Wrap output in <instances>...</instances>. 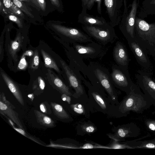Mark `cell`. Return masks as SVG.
<instances>
[{
	"mask_svg": "<svg viewBox=\"0 0 155 155\" xmlns=\"http://www.w3.org/2000/svg\"><path fill=\"white\" fill-rule=\"evenodd\" d=\"M151 105L140 87L136 85L122 101L119 109L123 114H127L130 111L142 113Z\"/></svg>",
	"mask_w": 155,
	"mask_h": 155,
	"instance_id": "cell-1",
	"label": "cell"
},
{
	"mask_svg": "<svg viewBox=\"0 0 155 155\" xmlns=\"http://www.w3.org/2000/svg\"><path fill=\"white\" fill-rule=\"evenodd\" d=\"M88 66L93 76L92 84L105 90L113 100L115 99L116 93L108 70L94 62H90Z\"/></svg>",
	"mask_w": 155,
	"mask_h": 155,
	"instance_id": "cell-2",
	"label": "cell"
},
{
	"mask_svg": "<svg viewBox=\"0 0 155 155\" xmlns=\"http://www.w3.org/2000/svg\"><path fill=\"white\" fill-rule=\"evenodd\" d=\"M136 22L135 39L148 51L155 47V24H149L143 20L138 19Z\"/></svg>",
	"mask_w": 155,
	"mask_h": 155,
	"instance_id": "cell-3",
	"label": "cell"
},
{
	"mask_svg": "<svg viewBox=\"0 0 155 155\" xmlns=\"http://www.w3.org/2000/svg\"><path fill=\"white\" fill-rule=\"evenodd\" d=\"M82 28L90 37L104 46L113 43L118 38L114 27L109 23L99 26L83 25Z\"/></svg>",
	"mask_w": 155,
	"mask_h": 155,
	"instance_id": "cell-4",
	"label": "cell"
},
{
	"mask_svg": "<svg viewBox=\"0 0 155 155\" xmlns=\"http://www.w3.org/2000/svg\"><path fill=\"white\" fill-rule=\"evenodd\" d=\"M110 79L114 85L129 94L136 84L130 78L128 70L117 64H113L110 74Z\"/></svg>",
	"mask_w": 155,
	"mask_h": 155,
	"instance_id": "cell-5",
	"label": "cell"
},
{
	"mask_svg": "<svg viewBox=\"0 0 155 155\" xmlns=\"http://www.w3.org/2000/svg\"><path fill=\"white\" fill-rule=\"evenodd\" d=\"M51 25L54 30L70 43L83 44L93 41L87 34L78 28L55 23H52Z\"/></svg>",
	"mask_w": 155,
	"mask_h": 155,
	"instance_id": "cell-6",
	"label": "cell"
},
{
	"mask_svg": "<svg viewBox=\"0 0 155 155\" xmlns=\"http://www.w3.org/2000/svg\"><path fill=\"white\" fill-rule=\"evenodd\" d=\"M73 45L75 50L82 58H100L107 50L105 46L93 41L85 45L76 43Z\"/></svg>",
	"mask_w": 155,
	"mask_h": 155,
	"instance_id": "cell-7",
	"label": "cell"
},
{
	"mask_svg": "<svg viewBox=\"0 0 155 155\" xmlns=\"http://www.w3.org/2000/svg\"><path fill=\"white\" fill-rule=\"evenodd\" d=\"M135 77L138 87L152 105L155 106V80L144 71L138 70Z\"/></svg>",
	"mask_w": 155,
	"mask_h": 155,
	"instance_id": "cell-8",
	"label": "cell"
},
{
	"mask_svg": "<svg viewBox=\"0 0 155 155\" xmlns=\"http://www.w3.org/2000/svg\"><path fill=\"white\" fill-rule=\"evenodd\" d=\"M127 40L138 63L144 71L150 74L152 69V66L148 55L147 50L140 45L135 38Z\"/></svg>",
	"mask_w": 155,
	"mask_h": 155,
	"instance_id": "cell-9",
	"label": "cell"
},
{
	"mask_svg": "<svg viewBox=\"0 0 155 155\" xmlns=\"http://www.w3.org/2000/svg\"><path fill=\"white\" fill-rule=\"evenodd\" d=\"M137 9L136 0H134L128 15L124 12L119 28L127 40L135 38V19Z\"/></svg>",
	"mask_w": 155,
	"mask_h": 155,
	"instance_id": "cell-10",
	"label": "cell"
},
{
	"mask_svg": "<svg viewBox=\"0 0 155 155\" xmlns=\"http://www.w3.org/2000/svg\"><path fill=\"white\" fill-rule=\"evenodd\" d=\"M60 61L70 86L75 90V92L72 96L77 98L80 97L84 94L85 91L82 84V81L64 61L61 59Z\"/></svg>",
	"mask_w": 155,
	"mask_h": 155,
	"instance_id": "cell-11",
	"label": "cell"
},
{
	"mask_svg": "<svg viewBox=\"0 0 155 155\" xmlns=\"http://www.w3.org/2000/svg\"><path fill=\"white\" fill-rule=\"evenodd\" d=\"M123 0H104V3L110 22L114 27L118 25L120 21V9Z\"/></svg>",
	"mask_w": 155,
	"mask_h": 155,
	"instance_id": "cell-12",
	"label": "cell"
},
{
	"mask_svg": "<svg viewBox=\"0 0 155 155\" xmlns=\"http://www.w3.org/2000/svg\"><path fill=\"white\" fill-rule=\"evenodd\" d=\"M15 108L13 105L7 100L5 94L3 92L1 93L0 95V113L10 119L19 128L23 129V125L18 117V114L14 110Z\"/></svg>",
	"mask_w": 155,
	"mask_h": 155,
	"instance_id": "cell-13",
	"label": "cell"
},
{
	"mask_svg": "<svg viewBox=\"0 0 155 155\" xmlns=\"http://www.w3.org/2000/svg\"><path fill=\"white\" fill-rule=\"evenodd\" d=\"M113 56L117 64L128 69L130 60L126 48L122 42H116L113 48Z\"/></svg>",
	"mask_w": 155,
	"mask_h": 155,
	"instance_id": "cell-14",
	"label": "cell"
},
{
	"mask_svg": "<svg viewBox=\"0 0 155 155\" xmlns=\"http://www.w3.org/2000/svg\"><path fill=\"white\" fill-rule=\"evenodd\" d=\"M82 7L81 12L78 17V22L83 25L99 26L109 23L103 17L94 16L88 14L87 6Z\"/></svg>",
	"mask_w": 155,
	"mask_h": 155,
	"instance_id": "cell-15",
	"label": "cell"
},
{
	"mask_svg": "<svg viewBox=\"0 0 155 155\" xmlns=\"http://www.w3.org/2000/svg\"><path fill=\"white\" fill-rule=\"evenodd\" d=\"M1 74L7 85L16 100L22 105L24 106L25 103L23 96L17 84L2 70L1 71Z\"/></svg>",
	"mask_w": 155,
	"mask_h": 155,
	"instance_id": "cell-16",
	"label": "cell"
},
{
	"mask_svg": "<svg viewBox=\"0 0 155 155\" xmlns=\"http://www.w3.org/2000/svg\"><path fill=\"white\" fill-rule=\"evenodd\" d=\"M140 132L139 128L135 124H132L119 128L116 135L119 138L136 137L138 135Z\"/></svg>",
	"mask_w": 155,
	"mask_h": 155,
	"instance_id": "cell-17",
	"label": "cell"
},
{
	"mask_svg": "<svg viewBox=\"0 0 155 155\" xmlns=\"http://www.w3.org/2000/svg\"><path fill=\"white\" fill-rule=\"evenodd\" d=\"M50 79L54 85L62 93L72 95L69 87L50 69L48 70Z\"/></svg>",
	"mask_w": 155,
	"mask_h": 155,
	"instance_id": "cell-18",
	"label": "cell"
},
{
	"mask_svg": "<svg viewBox=\"0 0 155 155\" xmlns=\"http://www.w3.org/2000/svg\"><path fill=\"white\" fill-rule=\"evenodd\" d=\"M24 38L23 37L21 36L20 33H18L15 40L11 41L8 47L9 53L15 60L16 59L17 52L22 46Z\"/></svg>",
	"mask_w": 155,
	"mask_h": 155,
	"instance_id": "cell-19",
	"label": "cell"
},
{
	"mask_svg": "<svg viewBox=\"0 0 155 155\" xmlns=\"http://www.w3.org/2000/svg\"><path fill=\"white\" fill-rule=\"evenodd\" d=\"M34 111L37 122L39 124L49 127H53L55 126L54 121L44 113L36 110Z\"/></svg>",
	"mask_w": 155,
	"mask_h": 155,
	"instance_id": "cell-20",
	"label": "cell"
},
{
	"mask_svg": "<svg viewBox=\"0 0 155 155\" xmlns=\"http://www.w3.org/2000/svg\"><path fill=\"white\" fill-rule=\"evenodd\" d=\"M50 105L54 114L58 117L61 119L69 118V115L60 104L53 102H51Z\"/></svg>",
	"mask_w": 155,
	"mask_h": 155,
	"instance_id": "cell-21",
	"label": "cell"
},
{
	"mask_svg": "<svg viewBox=\"0 0 155 155\" xmlns=\"http://www.w3.org/2000/svg\"><path fill=\"white\" fill-rule=\"evenodd\" d=\"M4 5L8 10L13 14L21 18H24L25 16L22 11L11 0H3Z\"/></svg>",
	"mask_w": 155,
	"mask_h": 155,
	"instance_id": "cell-22",
	"label": "cell"
},
{
	"mask_svg": "<svg viewBox=\"0 0 155 155\" xmlns=\"http://www.w3.org/2000/svg\"><path fill=\"white\" fill-rule=\"evenodd\" d=\"M41 52L43 57L45 65L47 68H53L58 72L60 71L57 64L52 57L43 49L41 50Z\"/></svg>",
	"mask_w": 155,
	"mask_h": 155,
	"instance_id": "cell-23",
	"label": "cell"
},
{
	"mask_svg": "<svg viewBox=\"0 0 155 155\" xmlns=\"http://www.w3.org/2000/svg\"><path fill=\"white\" fill-rule=\"evenodd\" d=\"M22 11L28 16L34 18V16L28 9L26 6L19 0H11Z\"/></svg>",
	"mask_w": 155,
	"mask_h": 155,
	"instance_id": "cell-24",
	"label": "cell"
},
{
	"mask_svg": "<svg viewBox=\"0 0 155 155\" xmlns=\"http://www.w3.org/2000/svg\"><path fill=\"white\" fill-rule=\"evenodd\" d=\"M39 64V58L38 51L37 50H36L30 62L31 67L33 69H37L38 68Z\"/></svg>",
	"mask_w": 155,
	"mask_h": 155,
	"instance_id": "cell-25",
	"label": "cell"
},
{
	"mask_svg": "<svg viewBox=\"0 0 155 155\" xmlns=\"http://www.w3.org/2000/svg\"><path fill=\"white\" fill-rule=\"evenodd\" d=\"M13 127L16 131L21 134H22V135H24V136L39 144L43 145V144H42V143L41 142V141L38 140L37 138H36V137H34L32 136V135H30L29 134H27L25 131L23 129L19 128H17L14 127V126H13Z\"/></svg>",
	"mask_w": 155,
	"mask_h": 155,
	"instance_id": "cell-26",
	"label": "cell"
},
{
	"mask_svg": "<svg viewBox=\"0 0 155 155\" xmlns=\"http://www.w3.org/2000/svg\"><path fill=\"white\" fill-rule=\"evenodd\" d=\"M102 0H89L87 5V9L91 10L95 3L97 4V10L98 13L100 14H101V3Z\"/></svg>",
	"mask_w": 155,
	"mask_h": 155,
	"instance_id": "cell-27",
	"label": "cell"
},
{
	"mask_svg": "<svg viewBox=\"0 0 155 155\" xmlns=\"http://www.w3.org/2000/svg\"><path fill=\"white\" fill-rule=\"evenodd\" d=\"M8 19L11 21L16 23L20 28L23 27V23L22 19L19 16L13 14H9L8 16Z\"/></svg>",
	"mask_w": 155,
	"mask_h": 155,
	"instance_id": "cell-28",
	"label": "cell"
},
{
	"mask_svg": "<svg viewBox=\"0 0 155 155\" xmlns=\"http://www.w3.org/2000/svg\"><path fill=\"white\" fill-rule=\"evenodd\" d=\"M51 106L47 102H42L40 105V108L41 111L44 114H48L51 113Z\"/></svg>",
	"mask_w": 155,
	"mask_h": 155,
	"instance_id": "cell-29",
	"label": "cell"
},
{
	"mask_svg": "<svg viewBox=\"0 0 155 155\" xmlns=\"http://www.w3.org/2000/svg\"><path fill=\"white\" fill-rule=\"evenodd\" d=\"M71 109L75 113L83 114L85 113V110L83 106L81 104L77 103L70 105Z\"/></svg>",
	"mask_w": 155,
	"mask_h": 155,
	"instance_id": "cell-30",
	"label": "cell"
},
{
	"mask_svg": "<svg viewBox=\"0 0 155 155\" xmlns=\"http://www.w3.org/2000/svg\"><path fill=\"white\" fill-rule=\"evenodd\" d=\"M25 54L24 53L23 54L18 64V68L21 70L25 69L27 66V63L25 59Z\"/></svg>",
	"mask_w": 155,
	"mask_h": 155,
	"instance_id": "cell-31",
	"label": "cell"
},
{
	"mask_svg": "<svg viewBox=\"0 0 155 155\" xmlns=\"http://www.w3.org/2000/svg\"><path fill=\"white\" fill-rule=\"evenodd\" d=\"M82 128L84 132L87 133H93L96 130L95 127L91 125H84Z\"/></svg>",
	"mask_w": 155,
	"mask_h": 155,
	"instance_id": "cell-32",
	"label": "cell"
},
{
	"mask_svg": "<svg viewBox=\"0 0 155 155\" xmlns=\"http://www.w3.org/2000/svg\"><path fill=\"white\" fill-rule=\"evenodd\" d=\"M51 4L58 9H61L62 10V7L61 2V0H50Z\"/></svg>",
	"mask_w": 155,
	"mask_h": 155,
	"instance_id": "cell-33",
	"label": "cell"
},
{
	"mask_svg": "<svg viewBox=\"0 0 155 155\" xmlns=\"http://www.w3.org/2000/svg\"><path fill=\"white\" fill-rule=\"evenodd\" d=\"M38 3L40 8L43 11L45 10L46 3L45 0H36Z\"/></svg>",
	"mask_w": 155,
	"mask_h": 155,
	"instance_id": "cell-34",
	"label": "cell"
},
{
	"mask_svg": "<svg viewBox=\"0 0 155 155\" xmlns=\"http://www.w3.org/2000/svg\"><path fill=\"white\" fill-rule=\"evenodd\" d=\"M38 82L40 88L41 90H44L45 87V83L44 80L41 77H38Z\"/></svg>",
	"mask_w": 155,
	"mask_h": 155,
	"instance_id": "cell-35",
	"label": "cell"
},
{
	"mask_svg": "<svg viewBox=\"0 0 155 155\" xmlns=\"http://www.w3.org/2000/svg\"><path fill=\"white\" fill-rule=\"evenodd\" d=\"M61 98L63 101L67 102L69 104H70L71 99L70 96L63 94L61 96Z\"/></svg>",
	"mask_w": 155,
	"mask_h": 155,
	"instance_id": "cell-36",
	"label": "cell"
},
{
	"mask_svg": "<svg viewBox=\"0 0 155 155\" xmlns=\"http://www.w3.org/2000/svg\"><path fill=\"white\" fill-rule=\"evenodd\" d=\"M147 124L148 127L151 130L155 131V121H148Z\"/></svg>",
	"mask_w": 155,
	"mask_h": 155,
	"instance_id": "cell-37",
	"label": "cell"
},
{
	"mask_svg": "<svg viewBox=\"0 0 155 155\" xmlns=\"http://www.w3.org/2000/svg\"><path fill=\"white\" fill-rule=\"evenodd\" d=\"M111 147L114 149H121L125 148L126 146L117 143H114L111 146Z\"/></svg>",
	"mask_w": 155,
	"mask_h": 155,
	"instance_id": "cell-38",
	"label": "cell"
},
{
	"mask_svg": "<svg viewBox=\"0 0 155 155\" xmlns=\"http://www.w3.org/2000/svg\"><path fill=\"white\" fill-rule=\"evenodd\" d=\"M21 2L25 1L28 2H31L34 4L36 7L39 8H40L39 5L36 0H19Z\"/></svg>",
	"mask_w": 155,
	"mask_h": 155,
	"instance_id": "cell-39",
	"label": "cell"
},
{
	"mask_svg": "<svg viewBox=\"0 0 155 155\" xmlns=\"http://www.w3.org/2000/svg\"><path fill=\"white\" fill-rule=\"evenodd\" d=\"M24 53L26 56H27L29 57H31L33 56L34 54V52L31 50H27Z\"/></svg>",
	"mask_w": 155,
	"mask_h": 155,
	"instance_id": "cell-40",
	"label": "cell"
},
{
	"mask_svg": "<svg viewBox=\"0 0 155 155\" xmlns=\"http://www.w3.org/2000/svg\"><path fill=\"white\" fill-rule=\"evenodd\" d=\"M94 147V146L91 144L90 143H86L82 147L83 148L90 149Z\"/></svg>",
	"mask_w": 155,
	"mask_h": 155,
	"instance_id": "cell-41",
	"label": "cell"
},
{
	"mask_svg": "<svg viewBox=\"0 0 155 155\" xmlns=\"http://www.w3.org/2000/svg\"><path fill=\"white\" fill-rule=\"evenodd\" d=\"M148 52L151 55L155 58V47Z\"/></svg>",
	"mask_w": 155,
	"mask_h": 155,
	"instance_id": "cell-42",
	"label": "cell"
},
{
	"mask_svg": "<svg viewBox=\"0 0 155 155\" xmlns=\"http://www.w3.org/2000/svg\"><path fill=\"white\" fill-rule=\"evenodd\" d=\"M82 2V6H86L89 0H81Z\"/></svg>",
	"mask_w": 155,
	"mask_h": 155,
	"instance_id": "cell-43",
	"label": "cell"
},
{
	"mask_svg": "<svg viewBox=\"0 0 155 155\" xmlns=\"http://www.w3.org/2000/svg\"><path fill=\"white\" fill-rule=\"evenodd\" d=\"M28 97L30 98L31 99L33 100L34 99V96L33 94H29L28 95Z\"/></svg>",
	"mask_w": 155,
	"mask_h": 155,
	"instance_id": "cell-44",
	"label": "cell"
},
{
	"mask_svg": "<svg viewBox=\"0 0 155 155\" xmlns=\"http://www.w3.org/2000/svg\"><path fill=\"white\" fill-rule=\"evenodd\" d=\"M2 43L1 42V44H0V55H1L2 54V48H3V47H2Z\"/></svg>",
	"mask_w": 155,
	"mask_h": 155,
	"instance_id": "cell-45",
	"label": "cell"
},
{
	"mask_svg": "<svg viewBox=\"0 0 155 155\" xmlns=\"http://www.w3.org/2000/svg\"><path fill=\"white\" fill-rule=\"evenodd\" d=\"M3 7V3H2L1 1L0 2V10H2V8Z\"/></svg>",
	"mask_w": 155,
	"mask_h": 155,
	"instance_id": "cell-46",
	"label": "cell"
},
{
	"mask_svg": "<svg viewBox=\"0 0 155 155\" xmlns=\"http://www.w3.org/2000/svg\"><path fill=\"white\" fill-rule=\"evenodd\" d=\"M152 3L153 4L155 5V0H153Z\"/></svg>",
	"mask_w": 155,
	"mask_h": 155,
	"instance_id": "cell-47",
	"label": "cell"
},
{
	"mask_svg": "<svg viewBox=\"0 0 155 155\" xmlns=\"http://www.w3.org/2000/svg\"><path fill=\"white\" fill-rule=\"evenodd\" d=\"M152 114L154 115H155V111H154L152 113Z\"/></svg>",
	"mask_w": 155,
	"mask_h": 155,
	"instance_id": "cell-48",
	"label": "cell"
},
{
	"mask_svg": "<svg viewBox=\"0 0 155 155\" xmlns=\"http://www.w3.org/2000/svg\"><path fill=\"white\" fill-rule=\"evenodd\" d=\"M154 60H155V58H154Z\"/></svg>",
	"mask_w": 155,
	"mask_h": 155,
	"instance_id": "cell-49",
	"label": "cell"
}]
</instances>
